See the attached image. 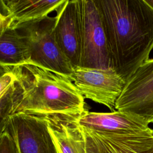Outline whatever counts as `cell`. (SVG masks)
<instances>
[{
  "label": "cell",
  "mask_w": 153,
  "mask_h": 153,
  "mask_svg": "<svg viewBox=\"0 0 153 153\" xmlns=\"http://www.w3.org/2000/svg\"><path fill=\"white\" fill-rule=\"evenodd\" d=\"M112 69L127 83L153 50V9L145 0H96Z\"/></svg>",
  "instance_id": "obj_1"
},
{
  "label": "cell",
  "mask_w": 153,
  "mask_h": 153,
  "mask_svg": "<svg viewBox=\"0 0 153 153\" xmlns=\"http://www.w3.org/2000/svg\"><path fill=\"white\" fill-rule=\"evenodd\" d=\"M10 115L78 118L86 110L84 97L70 76L32 61L12 68Z\"/></svg>",
  "instance_id": "obj_2"
},
{
  "label": "cell",
  "mask_w": 153,
  "mask_h": 153,
  "mask_svg": "<svg viewBox=\"0 0 153 153\" xmlns=\"http://www.w3.org/2000/svg\"><path fill=\"white\" fill-rule=\"evenodd\" d=\"M78 10L81 44L79 67L112 69L106 35L96 1L78 0Z\"/></svg>",
  "instance_id": "obj_3"
},
{
  "label": "cell",
  "mask_w": 153,
  "mask_h": 153,
  "mask_svg": "<svg viewBox=\"0 0 153 153\" xmlns=\"http://www.w3.org/2000/svg\"><path fill=\"white\" fill-rule=\"evenodd\" d=\"M54 23L55 16H48L16 30L24 36L29 45L32 62L70 76L74 69L56 42Z\"/></svg>",
  "instance_id": "obj_4"
},
{
  "label": "cell",
  "mask_w": 153,
  "mask_h": 153,
  "mask_svg": "<svg viewBox=\"0 0 153 153\" xmlns=\"http://www.w3.org/2000/svg\"><path fill=\"white\" fill-rule=\"evenodd\" d=\"M70 78L84 99L102 104L112 112L126 85V81L112 69L77 67Z\"/></svg>",
  "instance_id": "obj_5"
},
{
  "label": "cell",
  "mask_w": 153,
  "mask_h": 153,
  "mask_svg": "<svg viewBox=\"0 0 153 153\" xmlns=\"http://www.w3.org/2000/svg\"><path fill=\"white\" fill-rule=\"evenodd\" d=\"M7 128L14 139L17 153H60L44 117L26 114L10 115Z\"/></svg>",
  "instance_id": "obj_6"
},
{
  "label": "cell",
  "mask_w": 153,
  "mask_h": 153,
  "mask_svg": "<svg viewBox=\"0 0 153 153\" xmlns=\"http://www.w3.org/2000/svg\"><path fill=\"white\" fill-rule=\"evenodd\" d=\"M115 110L153 123V58L144 62L127 82Z\"/></svg>",
  "instance_id": "obj_7"
},
{
  "label": "cell",
  "mask_w": 153,
  "mask_h": 153,
  "mask_svg": "<svg viewBox=\"0 0 153 153\" xmlns=\"http://www.w3.org/2000/svg\"><path fill=\"white\" fill-rule=\"evenodd\" d=\"M81 127L85 138V153H153L152 128L140 133L124 134Z\"/></svg>",
  "instance_id": "obj_8"
},
{
  "label": "cell",
  "mask_w": 153,
  "mask_h": 153,
  "mask_svg": "<svg viewBox=\"0 0 153 153\" xmlns=\"http://www.w3.org/2000/svg\"><path fill=\"white\" fill-rule=\"evenodd\" d=\"M56 11L54 35L74 69L79 66L81 44L78 0H66Z\"/></svg>",
  "instance_id": "obj_9"
},
{
  "label": "cell",
  "mask_w": 153,
  "mask_h": 153,
  "mask_svg": "<svg viewBox=\"0 0 153 153\" xmlns=\"http://www.w3.org/2000/svg\"><path fill=\"white\" fill-rule=\"evenodd\" d=\"M79 126L94 131L133 134L150 130L149 124L140 118L127 112H90L87 109L78 118Z\"/></svg>",
  "instance_id": "obj_10"
},
{
  "label": "cell",
  "mask_w": 153,
  "mask_h": 153,
  "mask_svg": "<svg viewBox=\"0 0 153 153\" xmlns=\"http://www.w3.org/2000/svg\"><path fill=\"white\" fill-rule=\"evenodd\" d=\"M66 0H2L0 6L9 20L8 29L22 26L42 20L61 6Z\"/></svg>",
  "instance_id": "obj_11"
},
{
  "label": "cell",
  "mask_w": 153,
  "mask_h": 153,
  "mask_svg": "<svg viewBox=\"0 0 153 153\" xmlns=\"http://www.w3.org/2000/svg\"><path fill=\"white\" fill-rule=\"evenodd\" d=\"M78 118H45L48 131L60 153H85V138Z\"/></svg>",
  "instance_id": "obj_12"
},
{
  "label": "cell",
  "mask_w": 153,
  "mask_h": 153,
  "mask_svg": "<svg viewBox=\"0 0 153 153\" xmlns=\"http://www.w3.org/2000/svg\"><path fill=\"white\" fill-rule=\"evenodd\" d=\"M30 57L24 36L16 29H8L0 38V66L10 71L31 61Z\"/></svg>",
  "instance_id": "obj_13"
},
{
  "label": "cell",
  "mask_w": 153,
  "mask_h": 153,
  "mask_svg": "<svg viewBox=\"0 0 153 153\" xmlns=\"http://www.w3.org/2000/svg\"><path fill=\"white\" fill-rule=\"evenodd\" d=\"M11 88L0 100V135L7 127L8 116L10 115Z\"/></svg>",
  "instance_id": "obj_14"
},
{
  "label": "cell",
  "mask_w": 153,
  "mask_h": 153,
  "mask_svg": "<svg viewBox=\"0 0 153 153\" xmlns=\"http://www.w3.org/2000/svg\"><path fill=\"white\" fill-rule=\"evenodd\" d=\"M0 153H17L16 142L7 128V124L0 135Z\"/></svg>",
  "instance_id": "obj_15"
},
{
  "label": "cell",
  "mask_w": 153,
  "mask_h": 153,
  "mask_svg": "<svg viewBox=\"0 0 153 153\" xmlns=\"http://www.w3.org/2000/svg\"><path fill=\"white\" fill-rule=\"evenodd\" d=\"M15 76L11 71L5 72L0 77V100L11 88Z\"/></svg>",
  "instance_id": "obj_16"
},
{
  "label": "cell",
  "mask_w": 153,
  "mask_h": 153,
  "mask_svg": "<svg viewBox=\"0 0 153 153\" xmlns=\"http://www.w3.org/2000/svg\"><path fill=\"white\" fill-rule=\"evenodd\" d=\"M9 27V20L0 11V38Z\"/></svg>",
  "instance_id": "obj_17"
},
{
  "label": "cell",
  "mask_w": 153,
  "mask_h": 153,
  "mask_svg": "<svg viewBox=\"0 0 153 153\" xmlns=\"http://www.w3.org/2000/svg\"><path fill=\"white\" fill-rule=\"evenodd\" d=\"M8 71H9L8 69H7L6 68H4V67L0 66V77H1L2 75H4L5 72H8Z\"/></svg>",
  "instance_id": "obj_18"
},
{
  "label": "cell",
  "mask_w": 153,
  "mask_h": 153,
  "mask_svg": "<svg viewBox=\"0 0 153 153\" xmlns=\"http://www.w3.org/2000/svg\"><path fill=\"white\" fill-rule=\"evenodd\" d=\"M145 1L153 9V0H145Z\"/></svg>",
  "instance_id": "obj_19"
}]
</instances>
